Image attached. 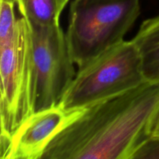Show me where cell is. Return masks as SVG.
I'll return each mask as SVG.
<instances>
[{"instance_id": "1", "label": "cell", "mask_w": 159, "mask_h": 159, "mask_svg": "<svg viewBox=\"0 0 159 159\" xmlns=\"http://www.w3.org/2000/svg\"><path fill=\"white\" fill-rule=\"evenodd\" d=\"M159 116V82L139 86L80 110L65 125L42 159H132L153 134Z\"/></svg>"}, {"instance_id": "2", "label": "cell", "mask_w": 159, "mask_h": 159, "mask_svg": "<svg viewBox=\"0 0 159 159\" xmlns=\"http://www.w3.org/2000/svg\"><path fill=\"white\" fill-rule=\"evenodd\" d=\"M140 13V0H73L65 34L78 68L124 41Z\"/></svg>"}, {"instance_id": "3", "label": "cell", "mask_w": 159, "mask_h": 159, "mask_svg": "<svg viewBox=\"0 0 159 159\" xmlns=\"http://www.w3.org/2000/svg\"><path fill=\"white\" fill-rule=\"evenodd\" d=\"M145 82L138 48L124 40L79 68L58 106L68 112L80 110Z\"/></svg>"}, {"instance_id": "4", "label": "cell", "mask_w": 159, "mask_h": 159, "mask_svg": "<svg viewBox=\"0 0 159 159\" xmlns=\"http://www.w3.org/2000/svg\"><path fill=\"white\" fill-rule=\"evenodd\" d=\"M0 143L6 142L34 113V75L31 28L19 17L10 37L0 43Z\"/></svg>"}, {"instance_id": "5", "label": "cell", "mask_w": 159, "mask_h": 159, "mask_svg": "<svg viewBox=\"0 0 159 159\" xmlns=\"http://www.w3.org/2000/svg\"><path fill=\"white\" fill-rule=\"evenodd\" d=\"M30 25L34 75V110L37 112L58 106L76 73L66 34L60 24Z\"/></svg>"}, {"instance_id": "6", "label": "cell", "mask_w": 159, "mask_h": 159, "mask_svg": "<svg viewBox=\"0 0 159 159\" xmlns=\"http://www.w3.org/2000/svg\"><path fill=\"white\" fill-rule=\"evenodd\" d=\"M69 117V112L59 106L34 112L0 143L2 159H42L47 146Z\"/></svg>"}, {"instance_id": "7", "label": "cell", "mask_w": 159, "mask_h": 159, "mask_svg": "<svg viewBox=\"0 0 159 159\" xmlns=\"http://www.w3.org/2000/svg\"><path fill=\"white\" fill-rule=\"evenodd\" d=\"M132 40L139 51L146 80L159 82V14L144 20Z\"/></svg>"}, {"instance_id": "8", "label": "cell", "mask_w": 159, "mask_h": 159, "mask_svg": "<svg viewBox=\"0 0 159 159\" xmlns=\"http://www.w3.org/2000/svg\"><path fill=\"white\" fill-rule=\"evenodd\" d=\"M21 16L39 26L59 24L61 12L56 0H15Z\"/></svg>"}, {"instance_id": "9", "label": "cell", "mask_w": 159, "mask_h": 159, "mask_svg": "<svg viewBox=\"0 0 159 159\" xmlns=\"http://www.w3.org/2000/svg\"><path fill=\"white\" fill-rule=\"evenodd\" d=\"M14 1L1 0L0 8V43L6 40L14 31L19 17L15 12Z\"/></svg>"}, {"instance_id": "10", "label": "cell", "mask_w": 159, "mask_h": 159, "mask_svg": "<svg viewBox=\"0 0 159 159\" xmlns=\"http://www.w3.org/2000/svg\"><path fill=\"white\" fill-rule=\"evenodd\" d=\"M132 159H159V136L152 135L137 150Z\"/></svg>"}, {"instance_id": "11", "label": "cell", "mask_w": 159, "mask_h": 159, "mask_svg": "<svg viewBox=\"0 0 159 159\" xmlns=\"http://www.w3.org/2000/svg\"><path fill=\"white\" fill-rule=\"evenodd\" d=\"M56 1H57V6H58L59 12L61 14L62 11L64 10V9H65V6H67V4H68L70 0H56Z\"/></svg>"}, {"instance_id": "12", "label": "cell", "mask_w": 159, "mask_h": 159, "mask_svg": "<svg viewBox=\"0 0 159 159\" xmlns=\"http://www.w3.org/2000/svg\"><path fill=\"white\" fill-rule=\"evenodd\" d=\"M154 136H159V116L157 119L156 123H155V127H154V130H153V134Z\"/></svg>"}]
</instances>
